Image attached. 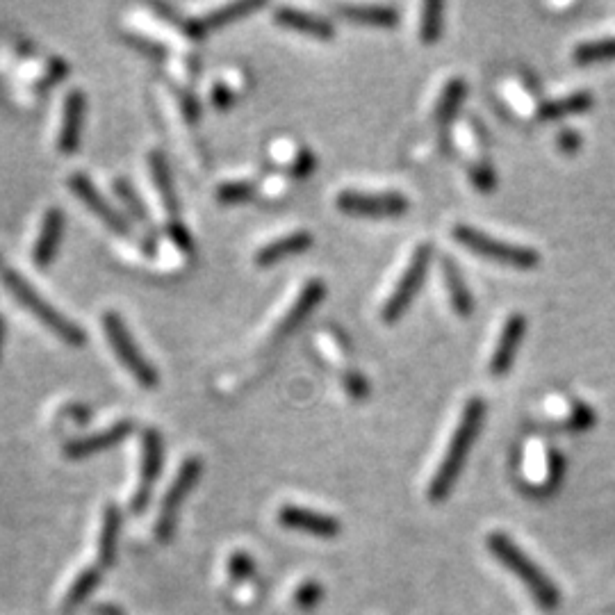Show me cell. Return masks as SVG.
Here are the masks:
<instances>
[{
	"label": "cell",
	"mask_w": 615,
	"mask_h": 615,
	"mask_svg": "<svg viewBox=\"0 0 615 615\" xmlns=\"http://www.w3.org/2000/svg\"><path fill=\"white\" fill-rule=\"evenodd\" d=\"M62 235H64V212L51 208L44 215V224H41L35 249H32V260H35L37 267H48L55 260V253L62 244Z\"/></svg>",
	"instance_id": "cell-17"
},
{
	"label": "cell",
	"mask_w": 615,
	"mask_h": 615,
	"mask_svg": "<svg viewBox=\"0 0 615 615\" xmlns=\"http://www.w3.org/2000/svg\"><path fill=\"white\" fill-rule=\"evenodd\" d=\"M335 205L347 215L358 217H397L404 215L410 208L406 194L397 190L388 192H360V190H344L335 199Z\"/></svg>",
	"instance_id": "cell-8"
},
{
	"label": "cell",
	"mask_w": 615,
	"mask_h": 615,
	"mask_svg": "<svg viewBox=\"0 0 615 615\" xmlns=\"http://www.w3.org/2000/svg\"><path fill=\"white\" fill-rule=\"evenodd\" d=\"M465 96H467V82L463 78H449L438 96L436 108H433V119L438 123H447L454 119L458 110H461Z\"/></svg>",
	"instance_id": "cell-24"
},
{
	"label": "cell",
	"mask_w": 615,
	"mask_h": 615,
	"mask_svg": "<svg viewBox=\"0 0 615 615\" xmlns=\"http://www.w3.org/2000/svg\"><path fill=\"white\" fill-rule=\"evenodd\" d=\"M85 94L80 89H73L69 96L64 98V114H62V128L60 137H57V149L64 155H71L80 149L82 137V123H85Z\"/></svg>",
	"instance_id": "cell-15"
},
{
	"label": "cell",
	"mask_w": 615,
	"mask_h": 615,
	"mask_svg": "<svg viewBox=\"0 0 615 615\" xmlns=\"http://www.w3.org/2000/svg\"><path fill=\"white\" fill-rule=\"evenodd\" d=\"M467 174H470V183L474 185V190H479L483 194H488L497 187V171L492 169V164L488 160L472 162Z\"/></svg>",
	"instance_id": "cell-29"
},
{
	"label": "cell",
	"mask_w": 615,
	"mask_h": 615,
	"mask_svg": "<svg viewBox=\"0 0 615 615\" xmlns=\"http://www.w3.org/2000/svg\"><path fill=\"white\" fill-rule=\"evenodd\" d=\"M212 103H215L219 110L228 108V105L233 103V92L226 85H215L212 87Z\"/></svg>",
	"instance_id": "cell-39"
},
{
	"label": "cell",
	"mask_w": 615,
	"mask_h": 615,
	"mask_svg": "<svg viewBox=\"0 0 615 615\" xmlns=\"http://www.w3.org/2000/svg\"><path fill=\"white\" fill-rule=\"evenodd\" d=\"M103 328L110 340V347L114 349V354L119 356L123 367L135 376L142 388H155V385H158V372H155V367L146 360L142 351H139L128 326L123 324V319L114 313V310H108V313L103 315Z\"/></svg>",
	"instance_id": "cell-6"
},
{
	"label": "cell",
	"mask_w": 615,
	"mask_h": 615,
	"mask_svg": "<svg viewBox=\"0 0 615 615\" xmlns=\"http://www.w3.org/2000/svg\"><path fill=\"white\" fill-rule=\"evenodd\" d=\"M524 333H527V317H524L522 313L508 315V319L502 326V333H499V338H497L495 349H492L490 363H488L492 376L508 374V369L513 367L515 358H518Z\"/></svg>",
	"instance_id": "cell-11"
},
{
	"label": "cell",
	"mask_w": 615,
	"mask_h": 615,
	"mask_svg": "<svg viewBox=\"0 0 615 615\" xmlns=\"http://www.w3.org/2000/svg\"><path fill=\"white\" fill-rule=\"evenodd\" d=\"M253 192H256V185L251 180H231L217 187V199L221 203H242L249 201Z\"/></svg>",
	"instance_id": "cell-31"
},
{
	"label": "cell",
	"mask_w": 615,
	"mask_h": 615,
	"mask_svg": "<svg viewBox=\"0 0 615 615\" xmlns=\"http://www.w3.org/2000/svg\"><path fill=\"white\" fill-rule=\"evenodd\" d=\"M483 420H486V401H483V397H472L465 404L461 420H458L454 429V436H451L445 449V456H442L438 470L429 483L431 502H445L451 488L456 486V481L461 477L467 463V456H470L474 447V440L479 438Z\"/></svg>",
	"instance_id": "cell-1"
},
{
	"label": "cell",
	"mask_w": 615,
	"mask_h": 615,
	"mask_svg": "<svg viewBox=\"0 0 615 615\" xmlns=\"http://www.w3.org/2000/svg\"><path fill=\"white\" fill-rule=\"evenodd\" d=\"M440 272L442 278H445V287L449 292V303L451 308H454V313L458 317H472L474 313V297L470 292V287H467L463 272L458 269V265L451 258H442L440 260Z\"/></svg>",
	"instance_id": "cell-19"
},
{
	"label": "cell",
	"mask_w": 615,
	"mask_h": 615,
	"mask_svg": "<svg viewBox=\"0 0 615 615\" xmlns=\"http://www.w3.org/2000/svg\"><path fill=\"white\" fill-rule=\"evenodd\" d=\"M114 190H117L119 199L128 205V210L133 212V217L139 221V224H146L149 221V212H146L144 201L139 199V194L135 192V187L128 183V180L119 178L117 183H114Z\"/></svg>",
	"instance_id": "cell-30"
},
{
	"label": "cell",
	"mask_w": 615,
	"mask_h": 615,
	"mask_svg": "<svg viewBox=\"0 0 615 615\" xmlns=\"http://www.w3.org/2000/svg\"><path fill=\"white\" fill-rule=\"evenodd\" d=\"M342 388L351 399H365L369 395V381L365 379L363 374L356 372V369H351V372H344L342 376Z\"/></svg>",
	"instance_id": "cell-35"
},
{
	"label": "cell",
	"mask_w": 615,
	"mask_h": 615,
	"mask_svg": "<svg viewBox=\"0 0 615 615\" xmlns=\"http://www.w3.org/2000/svg\"><path fill=\"white\" fill-rule=\"evenodd\" d=\"M260 7H262L260 0H244V3L224 5V7H219V10L205 14L203 19L196 21V32H199V37H201L205 30H215V28H221V26H228V23H233L237 19H242V16H246V14L260 10Z\"/></svg>",
	"instance_id": "cell-23"
},
{
	"label": "cell",
	"mask_w": 615,
	"mask_h": 615,
	"mask_svg": "<svg viewBox=\"0 0 615 615\" xmlns=\"http://www.w3.org/2000/svg\"><path fill=\"white\" fill-rule=\"evenodd\" d=\"M256 572V563L246 552H233L228 556V574L233 581H246Z\"/></svg>",
	"instance_id": "cell-34"
},
{
	"label": "cell",
	"mask_w": 615,
	"mask_h": 615,
	"mask_svg": "<svg viewBox=\"0 0 615 615\" xmlns=\"http://www.w3.org/2000/svg\"><path fill=\"white\" fill-rule=\"evenodd\" d=\"M3 283L10 287L14 299L19 301L23 308L30 310V313L35 315L41 324H46L55 335H60L64 342L71 344V347H80V344H85L87 340L85 331H82L76 322H71L69 317H64L60 310L53 306V303H48L44 297H41L35 287H32L19 272H14V269H5Z\"/></svg>",
	"instance_id": "cell-3"
},
{
	"label": "cell",
	"mask_w": 615,
	"mask_h": 615,
	"mask_svg": "<svg viewBox=\"0 0 615 615\" xmlns=\"http://www.w3.org/2000/svg\"><path fill=\"white\" fill-rule=\"evenodd\" d=\"M563 470H565V461L563 456L556 449H547V481H545V490H554L559 486L563 479Z\"/></svg>",
	"instance_id": "cell-36"
},
{
	"label": "cell",
	"mask_w": 615,
	"mask_h": 615,
	"mask_svg": "<svg viewBox=\"0 0 615 615\" xmlns=\"http://www.w3.org/2000/svg\"><path fill=\"white\" fill-rule=\"evenodd\" d=\"M315 164H317V158H315L313 153H310L308 149H299L297 155H294V158H292L290 171H292V176L303 178V176H308L310 171L315 169Z\"/></svg>",
	"instance_id": "cell-37"
},
{
	"label": "cell",
	"mask_w": 615,
	"mask_h": 615,
	"mask_svg": "<svg viewBox=\"0 0 615 615\" xmlns=\"http://www.w3.org/2000/svg\"><path fill=\"white\" fill-rule=\"evenodd\" d=\"M451 237H454L458 244H463L465 249L477 253V256L499 262V265L506 267L533 269L538 267L540 262V253L536 249H531V246L497 240V237H492L488 233L479 231V228L467 224H456L451 228Z\"/></svg>",
	"instance_id": "cell-4"
},
{
	"label": "cell",
	"mask_w": 615,
	"mask_h": 615,
	"mask_svg": "<svg viewBox=\"0 0 615 615\" xmlns=\"http://www.w3.org/2000/svg\"><path fill=\"white\" fill-rule=\"evenodd\" d=\"M96 615H126V613H123L119 606H114V604H98Z\"/></svg>",
	"instance_id": "cell-41"
},
{
	"label": "cell",
	"mask_w": 615,
	"mask_h": 615,
	"mask_svg": "<svg viewBox=\"0 0 615 615\" xmlns=\"http://www.w3.org/2000/svg\"><path fill=\"white\" fill-rule=\"evenodd\" d=\"M3 340H5V319L0 317V351H3Z\"/></svg>",
	"instance_id": "cell-42"
},
{
	"label": "cell",
	"mask_w": 615,
	"mask_h": 615,
	"mask_svg": "<svg viewBox=\"0 0 615 615\" xmlns=\"http://www.w3.org/2000/svg\"><path fill=\"white\" fill-rule=\"evenodd\" d=\"M278 522L283 524L285 529L308 533V536L315 538H335L340 536L342 524L333 515H324L319 511H310V508L285 504L278 511Z\"/></svg>",
	"instance_id": "cell-10"
},
{
	"label": "cell",
	"mask_w": 615,
	"mask_h": 615,
	"mask_svg": "<svg viewBox=\"0 0 615 615\" xmlns=\"http://www.w3.org/2000/svg\"><path fill=\"white\" fill-rule=\"evenodd\" d=\"M149 162H151V174L155 178V187H158V192L162 196V205L167 208L169 215H178V196H176V190H174V180H171V171H169V164L167 160L162 158V153L153 151L149 155Z\"/></svg>",
	"instance_id": "cell-25"
},
{
	"label": "cell",
	"mask_w": 615,
	"mask_h": 615,
	"mask_svg": "<svg viewBox=\"0 0 615 615\" xmlns=\"http://www.w3.org/2000/svg\"><path fill=\"white\" fill-rule=\"evenodd\" d=\"M322 597H324L322 584H319V581L308 579V581H303V584L297 586V590H294V595H292V600L301 611H310V609H315L319 602H322Z\"/></svg>",
	"instance_id": "cell-32"
},
{
	"label": "cell",
	"mask_w": 615,
	"mask_h": 615,
	"mask_svg": "<svg viewBox=\"0 0 615 615\" xmlns=\"http://www.w3.org/2000/svg\"><path fill=\"white\" fill-rule=\"evenodd\" d=\"M201 470L203 463L199 456L185 458L183 465H180L174 483H171L167 495L162 499L158 522H155V536H158V540H171V536H174L180 506H183L187 495H190L192 488L196 486V481H199Z\"/></svg>",
	"instance_id": "cell-7"
},
{
	"label": "cell",
	"mask_w": 615,
	"mask_h": 615,
	"mask_svg": "<svg viewBox=\"0 0 615 615\" xmlns=\"http://www.w3.org/2000/svg\"><path fill=\"white\" fill-rule=\"evenodd\" d=\"M488 549L490 554L495 556L497 561H502L504 568L508 572H513L518 577L527 590L531 593L533 600L545 611H554L561 602L559 588L547 574L538 568L536 561H531L522 549L513 543L506 533H490L488 536Z\"/></svg>",
	"instance_id": "cell-2"
},
{
	"label": "cell",
	"mask_w": 615,
	"mask_h": 615,
	"mask_svg": "<svg viewBox=\"0 0 615 615\" xmlns=\"http://www.w3.org/2000/svg\"><path fill=\"white\" fill-rule=\"evenodd\" d=\"M276 23L283 28L303 32V35L319 41H331L335 37V26L331 21H326L324 16L297 10V7H278Z\"/></svg>",
	"instance_id": "cell-16"
},
{
	"label": "cell",
	"mask_w": 615,
	"mask_h": 615,
	"mask_svg": "<svg viewBox=\"0 0 615 615\" xmlns=\"http://www.w3.org/2000/svg\"><path fill=\"white\" fill-rule=\"evenodd\" d=\"M98 581H101V568L98 565H92V568L82 570L76 579H73V584L69 586L67 593H64V602H62V611H73L76 606H80L82 602L87 600L89 595L94 593Z\"/></svg>",
	"instance_id": "cell-26"
},
{
	"label": "cell",
	"mask_w": 615,
	"mask_h": 615,
	"mask_svg": "<svg viewBox=\"0 0 615 615\" xmlns=\"http://www.w3.org/2000/svg\"><path fill=\"white\" fill-rule=\"evenodd\" d=\"M342 19L372 28H397L399 12L392 5H338Z\"/></svg>",
	"instance_id": "cell-21"
},
{
	"label": "cell",
	"mask_w": 615,
	"mask_h": 615,
	"mask_svg": "<svg viewBox=\"0 0 615 615\" xmlns=\"http://www.w3.org/2000/svg\"><path fill=\"white\" fill-rule=\"evenodd\" d=\"M310 246H313V235H310L308 231L287 233L283 237H278V240L262 246V249L256 253V265H262V267L276 265V262H281L285 258L299 256V253L308 251Z\"/></svg>",
	"instance_id": "cell-18"
},
{
	"label": "cell",
	"mask_w": 615,
	"mask_h": 615,
	"mask_svg": "<svg viewBox=\"0 0 615 615\" xmlns=\"http://www.w3.org/2000/svg\"><path fill=\"white\" fill-rule=\"evenodd\" d=\"M135 429V424L130 420H121L117 424L108 426V429L98 431V433H92V436H85V438H76L64 445V456L67 458H87L92 454H98V451H105L110 449L114 445H119V442L126 440L130 436V431Z\"/></svg>",
	"instance_id": "cell-13"
},
{
	"label": "cell",
	"mask_w": 615,
	"mask_h": 615,
	"mask_svg": "<svg viewBox=\"0 0 615 615\" xmlns=\"http://www.w3.org/2000/svg\"><path fill=\"white\" fill-rule=\"evenodd\" d=\"M433 258V246L429 242L417 244L410 262L404 269V274L399 276V281L392 287L390 297L385 299L381 308V319L385 324H395L397 319L406 315V310L410 308V303L415 301L417 292H420L422 283L426 281V274H429Z\"/></svg>",
	"instance_id": "cell-5"
},
{
	"label": "cell",
	"mask_w": 615,
	"mask_h": 615,
	"mask_svg": "<svg viewBox=\"0 0 615 615\" xmlns=\"http://www.w3.org/2000/svg\"><path fill=\"white\" fill-rule=\"evenodd\" d=\"M69 187H71V192L76 194L78 199L85 203L87 208L92 210L105 226L112 228V231L121 233V235H128V231H130L128 221L123 219L108 201H105V196L96 190L92 180H89L85 174H73L69 178Z\"/></svg>",
	"instance_id": "cell-12"
},
{
	"label": "cell",
	"mask_w": 615,
	"mask_h": 615,
	"mask_svg": "<svg viewBox=\"0 0 615 615\" xmlns=\"http://www.w3.org/2000/svg\"><path fill=\"white\" fill-rule=\"evenodd\" d=\"M595 96L581 89V92H572L559 98H552V101H543L536 108V117L540 121H556L572 117V114H584L593 108Z\"/></svg>",
	"instance_id": "cell-20"
},
{
	"label": "cell",
	"mask_w": 615,
	"mask_h": 615,
	"mask_svg": "<svg viewBox=\"0 0 615 615\" xmlns=\"http://www.w3.org/2000/svg\"><path fill=\"white\" fill-rule=\"evenodd\" d=\"M169 233L180 244V249L192 251V240H190V233H187V228H183L180 224H174V226L169 228Z\"/></svg>",
	"instance_id": "cell-40"
},
{
	"label": "cell",
	"mask_w": 615,
	"mask_h": 615,
	"mask_svg": "<svg viewBox=\"0 0 615 615\" xmlns=\"http://www.w3.org/2000/svg\"><path fill=\"white\" fill-rule=\"evenodd\" d=\"M572 60L581 64V67H586V64L615 60V37L581 41V44L574 46Z\"/></svg>",
	"instance_id": "cell-27"
},
{
	"label": "cell",
	"mask_w": 615,
	"mask_h": 615,
	"mask_svg": "<svg viewBox=\"0 0 615 615\" xmlns=\"http://www.w3.org/2000/svg\"><path fill=\"white\" fill-rule=\"evenodd\" d=\"M595 410L590 408L588 404H584V401H577L572 399V408L568 413V420H565V426L572 431H586L590 429V426L595 424Z\"/></svg>",
	"instance_id": "cell-33"
},
{
	"label": "cell",
	"mask_w": 615,
	"mask_h": 615,
	"mask_svg": "<svg viewBox=\"0 0 615 615\" xmlns=\"http://www.w3.org/2000/svg\"><path fill=\"white\" fill-rule=\"evenodd\" d=\"M445 30V5L440 0H429L422 5L420 14V41L426 46L436 44Z\"/></svg>",
	"instance_id": "cell-28"
},
{
	"label": "cell",
	"mask_w": 615,
	"mask_h": 615,
	"mask_svg": "<svg viewBox=\"0 0 615 615\" xmlns=\"http://www.w3.org/2000/svg\"><path fill=\"white\" fill-rule=\"evenodd\" d=\"M324 297H326V285L324 281H319V278H313V281H308L306 285H303L297 301L292 303L290 310H287L285 317L281 319V324H278L276 338L283 340L292 331H297V328L306 322V317L313 313L319 303L324 301Z\"/></svg>",
	"instance_id": "cell-14"
},
{
	"label": "cell",
	"mask_w": 615,
	"mask_h": 615,
	"mask_svg": "<svg viewBox=\"0 0 615 615\" xmlns=\"http://www.w3.org/2000/svg\"><path fill=\"white\" fill-rule=\"evenodd\" d=\"M162 470V436L158 429H146L142 438V467H139V483L130 508L133 513H142L151 502L153 486L160 477Z\"/></svg>",
	"instance_id": "cell-9"
},
{
	"label": "cell",
	"mask_w": 615,
	"mask_h": 615,
	"mask_svg": "<svg viewBox=\"0 0 615 615\" xmlns=\"http://www.w3.org/2000/svg\"><path fill=\"white\" fill-rule=\"evenodd\" d=\"M556 146H559L561 153L574 155L581 149V135L572 128H563L559 130V135H556Z\"/></svg>",
	"instance_id": "cell-38"
},
{
	"label": "cell",
	"mask_w": 615,
	"mask_h": 615,
	"mask_svg": "<svg viewBox=\"0 0 615 615\" xmlns=\"http://www.w3.org/2000/svg\"><path fill=\"white\" fill-rule=\"evenodd\" d=\"M119 531H121V513L117 506H108L103 511L101 533H98V568H110L117 561L119 547Z\"/></svg>",
	"instance_id": "cell-22"
}]
</instances>
